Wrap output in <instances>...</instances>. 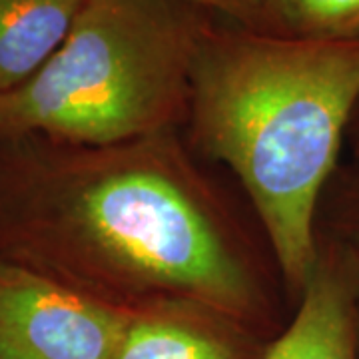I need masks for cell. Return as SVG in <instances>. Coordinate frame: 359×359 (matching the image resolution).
Segmentation results:
<instances>
[{
	"mask_svg": "<svg viewBox=\"0 0 359 359\" xmlns=\"http://www.w3.org/2000/svg\"><path fill=\"white\" fill-rule=\"evenodd\" d=\"M200 160L184 130L0 138V259L124 311L198 302L273 339L278 268Z\"/></svg>",
	"mask_w": 359,
	"mask_h": 359,
	"instance_id": "cell-1",
	"label": "cell"
},
{
	"mask_svg": "<svg viewBox=\"0 0 359 359\" xmlns=\"http://www.w3.org/2000/svg\"><path fill=\"white\" fill-rule=\"evenodd\" d=\"M358 102L359 40L280 39L218 18L196 58L184 136L240 182L294 306Z\"/></svg>",
	"mask_w": 359,
	"mask_h": 359,
	"instance_id": "cell-2",
	"label": "cell"
},
{
	"mask_svg": "<svg viewBox=\"0 0 359 359\" xmlns=\"http://www.w3.org/2000/svg\"><path fill=\"white\" fill-rule=\"evenodd\" d=\"M216 20L188 0H86L46 65L0 94V138L100 146L184 130Z\"/></svg>",
	"mask_w": 359,
	"mask_h": 359,
	"instance_id": "cell-3",
	"label": "cell"
},
{
	"mask_svg": "<svg viewBox=\"0 0 359 359\" xmlns=\"http://www.w3.org/2000/svg\"><path fill=\"white\" fill-rule=\"evenodd\" d=\"M130 313L0 259V359H114Z\"/></svg>",
	"mask_w": 359,
	"mask_h": 359,
	"instance_id": "cell-4",
	"label": "cell"
},
{
	"mask_svg": "<svg viewBox=\"0 0 359 359\" xmlns=\"http://www.w3.org/2000/svg\"><path fill=\"white\" fill-rule=\"evenodd\" d=\"M359 259L318 236V256L294 316L262 359H359Z\"/></svg>",
	"mask_w": 359,
	"mask_h": 359,
	"instance_id": "cell-5",
	"label": "cell"
},
{
	"mask_svg": "<svg viewBox=\"0 0 359 359\" xmlns=\"http://www.w3.org/2000/svg\"><path fill=\"white\" fill-rule=\"evenodd\" d=\"M269 341L226 311L164 299L130 313L114 359H262Z\"/></svg>",
	"mask_w": 359,
	"mask_h": 359,
	"instance_id": "cell-6",
	"label": "cell"
},
{
	"mask_svg": "<svg viewBox=\"0 0 359 359\" xmlns=\"http://www.w3.org/2000/svg\"><path fill=\"white\" fill-rule=\"evenodd\" d=\"M86 0H0V94L22 86L60 48Z\"/></svg>",
	"mask_w": 359,
	"mask_h": 359,
	"instance_id": "cell-7",
	"label": "cell"
},
{
	"mask_svg": "<svg viewBox=\"0 0 359 359\" xmlns=\"http://www.w3.org/2000/svg\"><path fill=\"white\" fill-rule=\"evenodd\" d=\"M254 30L308 42L359 40V0H262Z\"/></svg>",
	"mask_w": 359,
	"mask_h": 359,
	"instance_id": "cell-8",
	"label": "cell"
},
{
	"mask_svg": "<svg viewBox=\"0 0 359 359\" xmlns=\"http://www.w3.org/2000/svg\"><path fill=\"white\" fill-rule=\"evenodd\" d=\"M318 236L344 245L359 259V170L339 164L321 196Z\"/></svg>",
	"mask_w": 359,
	"mask_h": 359,
	"instance_id": "cell-9",
	"label": "cell"
},
{
	"mask_svg": "<svg viewBox=\"0 0 359 359\" xmlns=\"http://www.w3.org/2000/svg\"><path fill=\"white\" fill-rule=\"evenodd\" d=\"M205 11L214 13L218 18L230 20L236 25L256 28L257 14L262 0H188Z\"/></svg>",
	"mask_w": 359,
	"mask_h": 359,
	"instance_id": "cell-10",
	"label": "cell"
},
{
	"mask_svg": "<svg viewBox=\"0 0 359 359\" xmlns=\"http://www.w3.org/2000/svg\"><path fill=\"white\" fill-rule=\"evenodd\" d=\"M346 148L349 150V156H351V162L349 164L359 170V102L355 106V110H353L349 128H347Z\"/></svg>",
	"mask_w": 359,
	"mask_h": 359,
	"instance_id": "cell-11",
	"label": "cell"
},
{
	"mask_svg": "<svg viewBox=\"0 0 359 359\" xmlns=\"http://www.w3.org/2000/svg\"><path fill=\"white\" fill-rule=\"evenodd\" d=\"M358 351H359V292H358Z\"/></svg>",
	"mask_w": 359,
	"mask_h": 359,
	"instance_id": "cell-12",
	"label": "cell"
}]
</instances>
